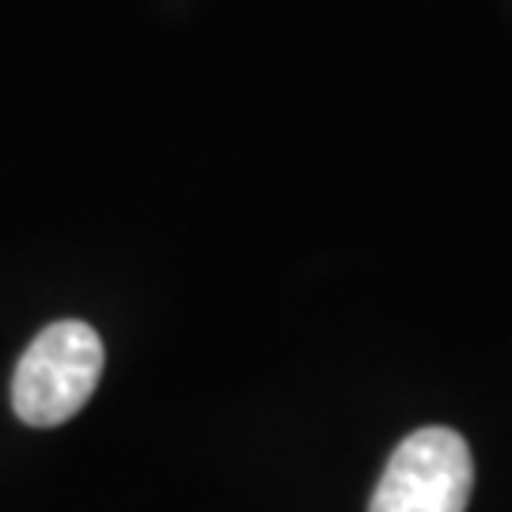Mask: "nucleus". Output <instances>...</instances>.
I'll return each mask as SVG.
<instances>
[{"instance_id": "nucleus-2", "label": "nucleus", "mask_w": 512, "mask_h": 512, "mask_svg": "<svg viewBox=\"0 0 512 512\" xmlns=\"http://www.w3.org/2000/svg\"><path fill=\"white\" fill-rule=\"evenodd\" d=\"M475 459L456 429L429 425L391 452L368 512H467Z\"/></svg>"}, {"instance_id": "nucleus-1", "label": "nucleus", "mask_w": 512, "mask_h": 512, "mask_svg": "<svg viewBox=\"0 0 512 512\" xmlns=\"http://www.w3.org/2000/svg\"><path fill=\"white\" fill-rule=\"evenodd\" d=\"M103 376V342L95 327L61 319L38 334L12 376V410L19 421L50 429L84 410Z\"/></svg>"}]
</instances>
